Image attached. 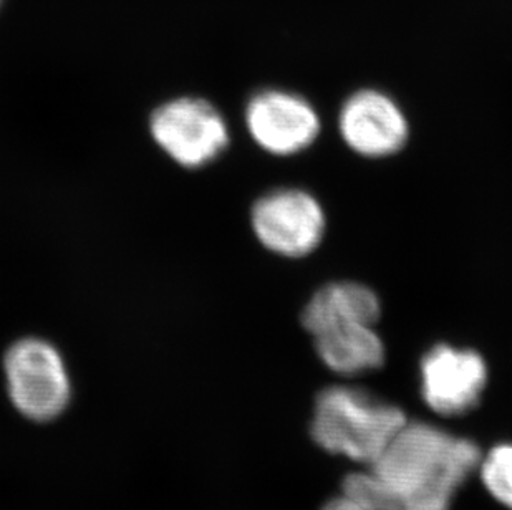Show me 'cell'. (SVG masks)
<instances>
[{"mask_svg":"<svg viewBox=\"0 0 512 510\" xmlns=\"http://www.w3.org/2000/svg\"><path fill=\"white\" fill-rule=\"evenodd\" d=\"M348 148L365 158H387L405 146L408 121L385 93L362 90L348 98L339 118Z\"/></svg>","mask_w":512,"mask_h":510,"instance_id":"cell-8","label":"cell"},{"mask_svg":"<svg viewBox=\"0 0 512 510\" xmlns=\"http://www.w3.org/2000/svg\"><path fill=\"white\" fill-rule=\"evenodd\" d=\"M479 474L489 494L512 510V444H499L479 462Z\"/></svg>","mask_w":512,"mask_h":510,"instance_id":"cell-11","label":"cell"},{"mask_svg":"<svg viewBox=\"0 0 512 510\" xmlns=\"http://www.w3.org/2000/svg\"><path fill=\"white\" fill-rule=\"evenodd\" d=\"M252 227L269 251L304 257L314 252L324 237V209L302 189H277L252 207Z\"/></svg>","mask_w":512,"mask_h":510,"instance_id":"cell-5","label":"cell"},{"mask_svg":"<svg viewBox=\"0 0 512 510\" xmlns=\"http://www.w3.org/2000/svg\"><path fill=\"white\" fill-rule=\"evenodd\" d=\"M0 4H2V0H0Z\"/></svg>","mask_w":512,"mask_h":510,"instance_id":"cell-13","label":"cell"},{"mask_svg":"<svg viewBox=\"0 0 512 510\" xmlns=\"http://www.w3.org/2000/svg\"><path fill=\"white\" fill-rule=\"evenodd\" d=\"M150 128L156 143L186 168L211 163L229 143L221 113L199 98H178L156 108Z\"/></svg>","mask_w":512,"mask_h":510,"instance_id":"cell-4","label":"cell"},{"mask_svg":"<svg viewBox=\"0 0 512 510\" xmlns=\"http://www.w3.org/2000/svg\"><path fill=\"white\" fill-rule=\"evenodd\" d=\"M10 400L32 421H52L67 409L72 383L62 355L40 338L15 342L4 357Z\"/></svg>","mask_w":512,"mask_h":510,"instance_id":"cell-3","label":"cell"},{"mask_svg":"<svg viewBox=\"0 0 512 510\" xmlns=\"http://www.w3.org/2000/svg\"><path fill=\"white\" fill-rule=\"evenodd\" d=\"M488 383V366L474 350L436 345L421 360V395L436 414L455 418L473 411Z\"/></svg>","mask_w":512,"mask_h":510,"instance_id":"cell-6","label":"cell"},{"mask_svg":"<svg viewBox=\"0 0 512 510\" xmlns=\"http://www.w3.org/2000/svg\"><path fill=\"white\" fill-rule=\"evenodd\" d=\"M481 458L471 439L406 421L370 471L343 479L342 494L367 510H450Z\"/></svg>","mask_w":512,"mask_h":510,"instance_id":"cell-1","label":"cell"},{"mask_svg":"<svg viewBox=\"0 0 512 510\" xmlns=\"http://www.w3.org/2000/svg\"><path fill=\"white\" fill-rule=\"evenodd\" d=\"M314 338L320 360L339 375H362L378 370L385 361V347L373 325L330 328Z\"/></svg>","mask_w":512,"mask_h":510,"instance_id":"cell-10","label":"cell"},{"mask_svg":"<svg viewBox=\"0 0 512 510\" xmlns=\"http://www.w3.org/2000/svg\"><path fill=\"white\" fill-rule=\"evenodd\" d=\"M246 125L252 140L276 156L304 151L320 133L314 106L282 90H266L252 97L246 108Z\"/></svg>","mask_w":512,"mask_h":510,"instance_id":"cell-7","label":"cell"},{"mask_svg":"<svg viewBox=\"0 0 512 510\" xmlns=\"http://www.w3.org/2000/svg\"><path fill=\"white\" fill-rule=\"evenodd\" d=\"M320 510H367L365 507L360 506L358 502L353 501L350 497L342 496L334 497V499H330L327 504Z\"/></svg>","mask_w":512,"mask_h":510,"instance_id":"cell-12","label":"cell"},{"mask_svg":"<svg viewBox=\"0 0 512 510\" xmlns=\"http://www.w3.org/2000/svg\"><path fill=\"white\" fill-rule=\"evenodd\" d=\"M380 315V299L367 285L335 282L312 295L302 312V325L314 337L345 325H375Z\"/></svg>","mask_w":512,"mask_h":510,"instance_id":"cell-9","label":"cell"},{"mask_svg":"<svg viewBox=\"0 0 512 510\" xmlns=\"http://www.w3.org/2000/svg\"><path fill=\"white\" fill-rule=\"evenodd\" d=\"M406 419L403 409L352 386H329L315 398L310 436L330 454L372 466Z\"/></svg>","mask_w":512,"mask_h":510,"instance_id":"cell-2","label":"cell"}]
</instances>
